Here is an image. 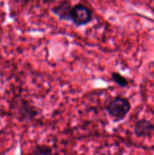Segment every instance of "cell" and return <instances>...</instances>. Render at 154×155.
I'll use <instances>...</instances> for the list:
<instances>
[{
  "instance_id": "cell-1",
  "label": "cell",
  "mask_w": 154,
  "mask_h": 155,
  "mask_svg": "<svg viewBox=\"0 0 154 155\" xmlns=\"http://www.w3.org/2000/svg\"><path fill=\"white\" fill-rule=\"evenodd\" d=\"M108 113L116 120H123L131 109V104L127 98L116 97L109 103L107 106Z\"/></svg>"
},
{
  "instance_id": "cell-2",
  "label": "cell",
  "mask_w": 154,
  "mask_h": 155,
  "mask_svg": "<svg viewBox=\"0 0 154 155\" xmlns=\"http://www.w3.org/2000/svg\"><path fill=\"white\" fill-rule=\"evenodd\" d=\"M91 19V12L85 5L79 4L72 8L70 13V21H72L75 25H85L88 24Z\"/></svg>"
},
{
  "instance_id": "cell-3",
  "label": "cell",
  "mask_w": 154,
  "mask_h": 155,
  "mask_svg": "<svg viewBox=\"0 0 154 155\" xmlns=\"http://www.w3.org/2000/svg\"><path fill=\"white\" fill-rule=\"evenodd\" d=\"M134 131L139 137L148 136L154 131V126L146 120H140L135 124Z\"/></svg>"
},
{
  "instance_id": "cell-4",
  "label": "cell",
  "mask_w": 154,
  "mask_h": 155,
  "mask_svg": "<svg viewBox=\"0 0 154 155\" xmlns=\"http://www.w3.org/2000/svg\"><path fill=\"white\" fill-rule=\"evenodd\" d=\"M72 8L67 2H63L52 9L53 12L60 19L69 20L70 21V13Z\"/></svg>"
},
{
  "instance_id": "cell-5",
  "label": "cell",
  "mask_w": 154,
  "mask_h": 155,
  "mask_svg": "<svg viewBox=\"0 0 154 155\" xmlns=\"http://www.w3.org/2000/svg\"><path fill=\"white\" fill-rule=\"evenodd\" d=\"M111 77L112 80L114 81V83H116V84L119 85L121 87H125L128 85V80H126L125 77L121 75L120 74L117 72H113L111 74Z\"/></svg>"
},
{
  "instance_id": "cell-6",
  "label": "cell",
  "mask_w": 154,
  "mask_h": 155,
  "mask_svg": "<svg viewBox=\"0 0 154 155\" xmlns=\"http://www.w3.org/2000/svg\"><path fill=\"white\" fill-rule=\"evenodd\" d=\"M34 155H57L51 148L45 145H37L34 150Z\"/></svg>"
}]
</instances>
